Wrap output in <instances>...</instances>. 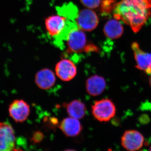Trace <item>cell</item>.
Wrapping results in <instances>:
<instances>
[{
    "instance_id": "6da1fadb",
    "label": "cell",
    "mask_w": 151,
    "mask_h": 151,
    "mask_svg": "<svg viewBox=\"0 0 151 151\" xmlns=\"http://www.w3.org/2000/svg\"><path fill=\"white\" fill-rule=\"evenodd\" d=\"M150 8L140 0H122L114 5L113 16L114 19L122 21L137 32L150 16Z\"/></svg>"
},
{
    "instance_id": "7a4b0ae2",
    "label": "cell",
    "mask_w": 151,
    "mask_h": 151,
    "mask_svg": "<svg viewBox=\"0 0 151 151\" xmlns=\"http://www.w3.org/2000/svg\"><path fill=\"white\" fill-rule=\"evenodd\" d=\"M91 112L92 116L97 121L101 122H108L116 115V105L108 98L97 100L92 105Z\"/></svg>"
},
{
    "instance_id": "3957f363",
    "label": "cell",
    "mask_w": 151,
    "mask_h": 151,
    "mask_svg": "<svg viewBox=\"0 0 151 151\" xmlns=\"http://www.w3.org/2000/svg\"><path fill=\"white\" fill-rule=\"evenodd\" d=\"M99 21L98 17L94 11L85 9L78 12L76 22L78 27L83 31L90 32L97 28Z\"/></svg>"
},
{
    "instance_id": "277c9868",
    "label": "cell",
    "mask_w": 151,
    "mask_h": 151,
    "mask_svg": "<svg viewBox=\"0 0 151 151\" xmlns=\"http://www.w3.org/2000/svg\"><path fill=\"white\" fill-rule=\"evenodd\" d=\"M9 116L17 123H22L27 120L30 113V107L22 99L14 100L9 105Z\"/></svg>"
},
{
    "instance_id": "5b68a950",
    "label": "cell",
    "mask_w": 151,
    "mask_h": 151,
    "mask_svg": "<svg viewBox=\"0 0 151 151\" xmlns=\"http://www.w3.org/2000/svg\"><path fill=\"white\" fill-rule=\"evenodd\" d=\"M131 47L136 62V68L144 71L146 74L151 75V53L143 51L137 42H133Z\"/></svg>"
},
{
    "instance_id": "8992f818",
    "label": "cell",
    "mask_w": 151,
    "mask_h": 151,
    "mask_svg": "<svg viewBox=\"0 0 151 151\" xmlns=\"http://www.w3.org/2000/svg\"><path fill=\"white\" fill-rule=\"evenodd\" d=\"M15 137L12 127L9 124L0 122V151H13Z\"/></svg>"
},
{
    "instance_id": "52a82bcc",
    "label": "cell",
    "mask_w": 151,
    "mask_h": 151,
    "mask_svg": "<svg viewBox=\"0 0 151 151\" xmlns=\"http://www.w3.org/2000/svg\"><path fill=\"white\" fill-rule=\"evenodd\" d=\"M77 72L76 65L69 59L61 60L55 65V75L63 81L72 80L77 74Z\"/></svg>"
},
{
    "instance_id": "ba28073f",
    "label": "cell",
    "mask_w": 151,
    "mask_h": 151,
    "mask_svg": "<svg viewBox=\"0 0 151 151\" xmlns=\"http://www.w3.org/2000/svg\"><path fill=\"white\" fill-rule=\"evenodd\" d=\"M142 134L136 130L126 131L122 138V145L129 151H136L142 147L144 142Z\"/></svg>"
},
{
    "instance_id": "9c48e42d",
    "label": "cell",
    "mask_w": 151,
    "mask_h": 151,
    "mask_svg": "<svg viewBox=\"0 0 151 151\" xmlns=\"http://www.w3.org/2000/svg\"><path fill=\"white\" fill-rule=\"evenodd\" d=\"M66 41L69 51L76 53L81 52L86 47V35L83 30L77 27L70 32Z\"/></svg>"
},
{
    "instance_id": "30bf717a",
    "label": "cell",
    "mask_w": 151,
    "mask_h": 151,
    "mask_svg": "<svg viewBox=\"0 0 151 151\" xmlns=\"http://www.w3.org/2000/svg\"><path fill=\"white\" fill-rule=\"evenodd\" d=\"M35 81L40 89L42 90L50 89L54 86L56 81L55 73L49 68H42L35 74Z\"/></svg>"
},
{
    "instance_id": "8fae6325",
    "label": "cell",
    "mask_w": 151,
    "mask_h": 151,
    "mask_svg": "<svg viewBox=\"0 0 151 151\" xmlns=\"http://www.w3.org/2000/svg\"><path fill=\"white\" fill-rule=\"evenodd\" d=\"M107 86L106 80L103 76L92 75L86 80L85 87L87 93L91 96H99L105 91Z\"/></svg>"
},
{
    "instance_id": "7c38bea8",
    "label": "cell",
    "mask_w": 151,
    "mask_h": 151,
    "mask_svg": "<svg viewBox=\"0 0 151 151\" xmlns=\"http://www.w3.org/2000/svg\"><path fill=\"white\" fill-rule=\"evenodd\" d=\"M59 127L64 134L68 137L77 136L82 130V125L79 120L70 117L63 119Z\"/></svg>"
},
{
    "instance_id": "4fadbf2b",
    "label": "cell",
    "mask_w": 151,
    "mask_h": 151,
    "mask_svg": "<svg viewBox=\"0 0 151 151\" xmlns=\"http://www.w3.org/2000/svg\"><path fill=\"white\" fill-rule=\"evenodd\" d=\"M67 19L60 15H52L46 18L45 25L48 34L55 37L58 35L65 26Z\"/></svg>"
},
{
    "instance_id": "5bb4252c",
    "label": "cell",
    "mask_w": 151,
    "mask_h": 151,
    "mask_svg": "<svg viewBox=\"0 0 151 151\" xmlns=\"http://www.w3.org/2000/svg\"><path fill=\"white\" fill-rule=\"evenodd\" d=\"M103 32L105 36L111 40L117 39L123 35L124 27L119 20L112 19L105 23Z\"/></svg>"
},
{
    "instance_id": "9a60e30c",
    "label": "cell",
    "mask_w": 151,
    "mask_h": 151,
    "mask_svg": "<svg viewBox=\"0 0 151 151\" xmlns=\"http://www.w3.org/2000/svg\"><path fill=\"white\" fill-rule=\"evenodd\" d=\"M69 117L80 120L86 115V107L82 101L78 100H72L65 106Z\"/></svg>"
},
{
    "instance_id": "2e32d148",
    "label": "cell",
    "mask_w": 151,
    "mask_h": 151,
    "mask_svg": "<svg viewBox=\"0 0 151 151\" xmlns=\"http://www.w3.org/2000/svg\"><path fill=\"white\" fill-rule=\"evenodd\" d=\"M77 7L73 3H68L60 7H58L57 11L59 15L64 17L67 19L74 20L78 14Z\"/></svg>"
},
{
    "instance_id": "e0dca14e",
    "label": "cell",
    "mask_w": 151,
    "mask_h": 151,
    "mask_svg": "<svg viewBox=\"0 0 151 151\" xmlns=\"http://www.w3.org/2000/svg\"><path fill=\"white\" fill-rule=\"evenodd\" d=\"M78 27L76 22L74 20H66V23L63 28L58 35L55 37V41L58 44L67 41L70 32L76 28Z\"/></svg>"
},
{
    "instance_id": "ac0fdd59",
    "label": "cell",
    "mask_w": 151,
    "mask_h": 151,
    "mask_svg": "<svg viewBox=\"0 0 151 151\" xmlns=\"http://www.w3.org/2000/svg\"><path fill=\"white\" fill-rule=\"evenodd\" d=\"M114 0H103L101 1V9L102 12L103 13H108L111 10H113Z\"/></svg>"
},
{
    "instance_id": "d6986e66",
    "label": "cell",
    "mask_w": 151,
    "mask_h": 151,
    "mask_svg": "<svg viewBox=\"0 0 151 151\" xmlns=\"http://www.w3.org/2000/svg\"><path fill=\"white\" fill-rule=\"evenodd\" d=\"M83 6L87 9H94L97 8L101 4V0H80Z\"/></svg>"
},
{
    "instance_id": "ffe728a7",
    "label": "cell",
    "mask_w": 151,
    "mask_h": 151,
    "mask_svg": "<svg viewBox=\"0 0 151 151\" xmlns=\"http://www.w3.org/2000/svg\"><path fill=\"white\" fill-rule=\"evenodd\" d=\"M43 136L41 133L40 132H36L33 136L34 141L35 142H40L43 139Z\"/></svg>"
},
{
    "instance_id": "44dd1931",
    "label": "cell",
    "mask_w": 151,
    "mask_h": 151,
    "mask_svg": "<svg viewBox=\"0 0 151 151\" xmlns=\"http://www.w3.org/2000/svg\"><path fill=\"white\" fill-rule=\"evenodd\" d=\"M140 1L145 3L150 8L151 7V0H140Z\"/></svg>"
},
{
    "instance_id": "7402d4cb",
    "label": "cell",
    "mask_w": 151,
    "mask_h": 151,
    "mask_svg": "<svg viewBox=\"0 0 151 151\" xmlns=\"http://www.w3.org/2000/svg\"><path fill=\"white\" fill-rule=\"evenodd\" d=\"M13 151H23L21 149H14Z\"/></svg>"
},
{
    "instance_id": "603a6c76",
    "label": "cell",
    "mask_w": 151,
    "mask_h": 151,
    "mask_svg": "<svg viewBox=\"0 0 151 151\" xmlns=\"http://www.w3.org/2000/svg\"><path fill=\"white\" fill-rule=\"evenodd\" d=\"M149 84H150V86L151 87V74L150 78H149Z\"/></svg>"
},
{
    "instance_id": "cb8c5ba5",
    "label": "cell",
    "mask_w": 151,
    "mask_h": 151,
    "mask_svg": "<svg viewBox=\"0 0 151 151\" xmlns=\"http://www.w3.org/2000/svg\"><path fill=\"white\" fill-rule=\"evenodd\" d=\"M63 151H76L74 150H70V149H69V150H64Z\"/></svg>"
},
{
    "instance_id": "d4e9b609",
    "label": "cell",
    "mask_w": 151,
    "mask_h": 151,
    "mask_svg": "<svg viewBox=\"0 0 151 151\" xmlns=\"http://www.w3.org/2000/svg\"><path fill=\"white\" fill-rule=\"evenodd\" d=\"M149 151H151V147L150 148V150H149Z\"/></svg>"
}]
</instances>
